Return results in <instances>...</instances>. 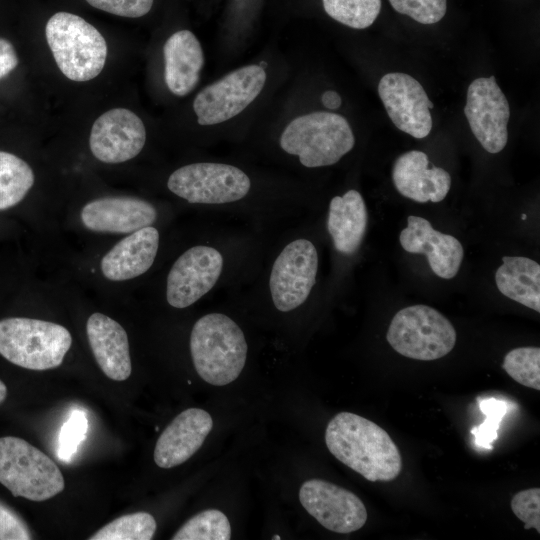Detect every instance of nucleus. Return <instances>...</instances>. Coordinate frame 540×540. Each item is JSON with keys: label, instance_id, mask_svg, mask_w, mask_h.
I'll return each instance as SVG.
<instances>
[{"label": "nucleus", "instance_id": "nucleus-1", "mask_svg": "<svg viewBox=\"0 0 540 540\" xmlns=\"http://www.w3.org/2000/svg\"><path fill=\"white\" fill-rule=\"evenodd\" d=\"M325 442L335 458L368 481H392L402 470L399 449L389 434L357 414H336L326 427Z\"/></svg>", "mask_w": 540, "mask_h": 540}, {"label": "nucleus", "instance_id": "nucleus-2", "mask_svg": "<svg viewBox=\"0 0 540 540\" xmlns=\"http://www.w3.org/2000/svg\"><path fill=\"white\" fill-rule=\"evenodd\" d=\"M247 349L243 331L225 314H206L192 328V361L209 384L224 386L236 380L245 366Z\"/></svg>", "mask_w": 540, "mask_h": 540}, {"label": "nucleus", "instance_id": "nucleus-3", "mask_svg": "<svg viewBox=\"0 0 540 540\" xmlns=\"http://www.w3.org/2000/svg\"><path fill=\"white\" fill-rule=\"evenodd\" d=\"M45 35L58 68L68 79L84 82L100 74L107 44L86 20L69 12L55 13L46 24Z\"/></svg>", "mask_w": 540, "mask_h": 540}, {"label": "nucleus", "instance_id": "nucleus-4", "mask_svg": "<svg viewBox=\"0 0 540 540\" xmlns=\"http://www.w3.org/2000/svg\"><path fill=\"white\" fill-rule=\"evenodd\" d=\"M355 144L348 121L326 111L312 112L293 119L280 136V146L299 157L308 168L330 166L350 152Z\"/></svg>", "mask_w": 540, "mask_h": 540}, {"label": "nucleus", "instance_id": "nucleus-5", "mask_svg": "<svg viewBox=\"0 0 540 540\" xmlns=\"http://www.w3.org/2000/svg\"><path fill=\"white\" fill-rule=\"evenodd\" d=\"M71 344V334L62 325L23 317L0 320V355L19 367L57 368Z\"/></svg>", "mask_w": 540, "mask_h": 540}, {"label": "nucleus", "instance_id": "nucleus-6", "mask_svg": "<svg viewBox=\"0 0 540 540\" xmlns=\"http://www.w3.org/2000/svg\"><path fill=\"white\" fill-rule=\"evenodd\" d=\"M0 483L15 497L42 502L61 493L64 477L55 462L26 440L0 438Z\"/></svg>", "mask_w": 540, "mask_h": 540}, {"label": "nucleus", "instance_id": "nucleus-7", "mask_svg": "<svg viewBox=\"0 0 540 540\" xmlns=\"http://www.w3.org/2000/svg\"><path fill=\"white\" fill-rule=\"evenodd\" d=\"M386 338L399 354L430 361L444 357L454 348L456 331L436 309L427 305H413L394 315Z\"/></svg>", "mask_w": 540, "mask_h": 540}, {"label": "nucleus", "instance_id": "nucleus-8", "mask_svg": "<svg viewBox=\"0 0 540 540\" xmlns=\"http://www.w3.org/2000/svg\"><path fill=\"white\" fill-rule=\"evenodd\" d=\"M168 189L193 204H225L244 198L251 181L236 166L201 162L180 167L168 178Z\"/></svg>", "mask_w": 540, "mask_h": 540}, {"label": "nucleus", "instance_id": "nucleus-9", "mask_svg": "<svg viewBox=\"0 0 540 540\" xmlns=\"http://www.w3.org/2000/svg\"><path fill=\"white\" fill-rule=\"evenodd\" d=\"M266 77L263 67L253 64L206 86L193 102L198 123L219 124L240 114L261 93Z\"/></svg>", "mask_w": 540, "mask_h": 540}, {"label": "nucleus", "instance_id": "nucleus-10", "mask_svg": "<svg viewBox=\"0 0 540 540\" xmlns=\"http://www.w3.org/2000/svg\"><path fill=\"white\" fill-rule=\"evenodd\" d=\"M318 270V253L304 238L287 244L275 259L269 278L274 306L281 312L298 308L308 298Z\"/></svg>", "mask_w": 540, "mask_h": 540}, {"label": "nucleus", "instance_id": "nucleus-11", "mask_svg": "<svg viewBox=\"0 0 540 540\" xmlns=\"http://www.w3.org/2000/svg\"><path fill=\"white\" fill-rule=\"evenodd\" d=\"M464 113L472 133L487 152L496 154L504 149L510 107L494 76L471 82Z\"/></svg>", "mask_w": 540, "mask_h": 540}, {"label": "nucleus", "instance_id": "nucleus-12", "mask_svg": "<svg viewBox=\"0 0 540 540\" xmlns=\"http://www.w3.org/2000/svg\"><path fill=\"white\" fill-rule=\"evenodd\" d=\"M299 500L312 517L335 533L357 531L367 520V510L358 496L321 479L305 481L299 490Z\"/></svg>", "mask_w": 540, "mask_h": 540}, {"label": "nucleus", "instance_id": "nucleus-13", "mask_svg": "<svg viewBox=\"0 0 540 540\" xmlns=\"http://www.w3.org/2000/svg\"><path fill=\"white\" fill-rule=\"evenodd\" d=\"M222 269L223 257L216 248L191 247L178 257L169 271L167 302L178 309L194 304L214 287Z\"/></svg>", "mask_w": 540, "mask_h": 540}, {"label": "nucleus", "instance_id": "nucleus-14", "mask_svg": "<svg viewBox=\"0 0 540 540\" xmlns=\"http://www.w3.org/2000/svg\"><path fill=\"white\" fill-rule=\"evenodd\" d=\"M378 93L389 118L399 130L417 139L430 133V109L434 105L415 78L405 73H388L379 81Z\"/></svg>", "mask_w": 540, "mask_h": 540}, {"label": "nucleus", "instance_id": "nucleus-15", "mask_svg": "<svg viewBox=\"0 0 540 540\" xmlns=\"http://www.w3.org/2000/svg\"><path fill=\"white\" fill-rule=\"evenodd\" d=\"M146 141L142 120L125 108H114L99 116L91 129L92 154L104 163H122L137 156Z\"/></svg>", "mask_w": 540, "mask_h": 540}, {"label": "nucleus", "instance_id": "nucleus-16", "mask_svg": "<svg viewBox=\"0 0 540 540\" xmlns=\"http://www.w3.org/2000/svg\"><path fill=\"white\" fill-rule=\"evenodd\" d=\"M402 248L413 254H425L431 270L440 278L452 279L459 271L464 250L459 240L435 230L422 217L411 215L399 235Z\"/></svg>", "mask_w": 540, "mask_h": 540}, {"label": "nucleus", "instance_id": "nucleus-17", "mask_svg": "<svg viewBox=\"0 0 540 540\" xmlns=\"http://www.w3.org/2000/svg\"><path fill=\"white\" fill-rule=\"evenodd\" d=\"M212 427V417L203 409L188 408L181 412L156 442V465L169 469L186 462L202 446Z\"/></svg>", "mask_w": 540, "mask_h": 540}, {"label": "nucleus", "instance_id": "nucleus-18", "mask_svg": "<svg viewBox=\"0 0 540 540\" xmlns=\"http://www.w3.org/2000/svg\"><path fill=\"white\" fill-rule=\"evenodd\" d=\"M156 218L157 211L151 203L132 197L96 199L81 210L83 225L104 233H132L151 226Z\"/></svg>", "mask_w": 540, "mask_h": 540}, {"label": "nucleus", "instance_id": "nucleus-19", "mask_svg": "<svg viewBox=\"0 0 540 540\" xmlns=\"http://www.w3.org/2000/svg\"><path fill=\"white\" fill-rule=\"evenodd\" d=\"M428 166V156L422 151L411 150L400 155L392 168L397 191L419 203L442 201L450 190V174L443 168Z\"/></svg>", "mask_w": 540, "mask_h": 540}, {"label": "nucleus", "instance_id": "nucleus-20", "mask_svg": "<svg viewBox=\"0 0 540 540\" xmlns=\"http://www.w3.org/2000/svg\"><path fill=\"white\" fill-rule=\"evenodd\" d=\"M86 333L102 372L115 381L128 379L132 365L128 336L124 328L112 318L94 313L87 320Z\"/></svg>", "mask_w": 540, "mask_h": 540}, {"label": "nucleus", "instance_id": "nucleus-21", "mask_svg": "<svg viewBox=\"0 0 540 540\" xmlns=\"http://www.w3.org/2000/svg\"><path fill=\"white\" fill-rule=\"evenodd\" d=\"M159 246V232L147 226L114 245L101 260V271L111 281H124L144 274L152 266Z\"/></svg>", "mask_w": 540, "mask_h": 540}, {"label": "nucleus", "instance_id": "nucleus-22", "mask_svg": "<svg viewBox=\"0 0 540 540\" xmlns=\"http://www.w3.org/2000/svg\"><path fill=\"white\" fill-rule=\"evenodd\" d=\"M164 79L176 96L189 94L200 79L204 53L200 42L189 30H179L164 44Z\"/></svg>", "mask_w": 540, "mask_h": 540}, {"label": "nucleus", "instance_id": "nucleus-23", "mask_svg": "<svg viewBox=\"0 0 540 540\" xmlns=\"http://www.w3.org/2000/svg\"><path fill=\"white\" fill-rule=\"evenodd\" d=\"M367 222V208L358 191L351 189L330 201L327 230L338 252L351 255L358 250Z\"/></svg>", "mask_w": 540, "mask_h": 540}, {"label": "nucleus", "instance_id": "nucleus-24", "mask_svg": "<svg viewBox=\"0 0 540 540\" xmlns=\"http://www.w3.org/2000/svg\"><path fill=\"white\" fill-rule=\"evenodd\" d=\"M495 282L506 297L540 312V265L527 257L504 256Z\"/></svg>", "mask_w": 540, "mask_h": 540}, {"label": "nucleus", "instance_id": "nucleus-25", "mask_svg": "<svg viewBox=\"0 0 540 540\" xmlns=\"http://www.w3.org/2000/svg\"><path fill=\"white\" fill-rule=\"evenodd\" d=\"M33 184L31 167L18 156L0 151V210L18 204Z\"/></svg>", "mask_w": 540, "mask_h": 540}, {"label": "nucleus", "instance_id": "nucleus-26", "mask_svg": "<svg viewBox=\"0 0 540 540\" xmlns=\"http://www.w3.org/2000/svg\"><path fill=\"white\" fill-rule=\"evenodd\" d=\"M157 528L155 518L148 512L123 515L100 528L90 540H150Z\"/></svg>", "mask_w": 540, "mask_h": 540}, {"label": "nucleus", "instance_id": "nucleus-27", "mask_svg": "<svg viewBox=\"0 0 540 540\" xmlns=\"http://www.w3.org/2000/svg\"><path fill=\"white\" fill-rule=\"evenodd\" d=\"M230 538L229 520L217 509H208L194 515L172 537L173 540H229Z\"/></svg>", "mask_w": 540, "mask_h": 540}, {"label": "nucleus", "instance_id": "nucleus-28", "mask_svg": "<svg viewBox=\"0 0 540 540\" xmlns=\"http://www.w3.org/2000/svg\"><path fill=\"white\" fill-rule=\"evenodd\" d=\"M325 12L354 29L371 26L381 10V0H322Z\"/></svg>", "mask_w": 540, "mask_h": 540}, {"label": "nucleus", "instance_id": "nucleus-29", "mask_svg": "<svg viewBox=\"0 0 540 540\" xmlns=\"http://www.w3.org/2000/svg\"><path fill=\"white\" fill-rule=\"evenodd\" d=\"M502 367L519 384L540 390L539 347L512 349L505 355Z\"/></svg>", "mask_w": 540, "mask_h": 540}, {"label": "nucleus", "instance_id": "nucleus-30", "mask_svg": "<svg viewBox=\"0 0 540 540\" xmlns=\"http://www.w3.org/2000/svg\"><path fill=\"white\" fill-rule=\"evenodd\" d=\"M479 408L486 418L482 424L473 427L471 433L475 436L477 447L491 449L508 405L504 400L491 397L479 400Z\"/></svg>", "mask_w": 540, "mask_h": 540}, {"label": "nucleus", "instance_id": "nucleus-31", "mask_svg": "<svg viewBox=\"0 0 540 540\" xmlns=\"http://www.w3.org/2000/svg\"><path fill=\"white\" fill-rule=\"evenodd\" d=\"M400 14L407 15L421 24L439 22L446 14L447 0H389Z\"/></svg>", "mask_w": 540, "mask_h": 540}, {"label": "nucleus", "instance_id": "nucleus-32", "mask_svg": "<svg viewBox=\"0 0 540 540\" xmlns=\"http://www.w3.org/2000/svg\"><path fill=\"white\" fill-rule=\"evenodd\" d=\"M87 427L85 414L80 410L72 411L60 430L58 456L61 460L65 462L71 460L78 445L85 438Z\"/></svg>", "mask_w": 540, "mask_h": 540}, {"label": "nucleus", "instance_id": "nucleus-33", "mask_svg": "<svg viewBox=\"0 0 540 540\" xmlns=\"http://www.w3.org/2000/svg\"><path fill=\"white\" fill-rule=\"evenodd\" d=\"M511 509L524 522L525 529L535 528L540 532V489L530 488L516 493L511 500Z\"/></svg>", "mask_w": 540, "mask_h": 540}, {"label": "nucleus", "instance_id": "nucleus-34", "mask_svg": "<svg viewBox=\"0 0 540 540\" xmlns=\"http://www.w3.org/2000/svg\"><path fill=\"white\" fill-rule=\"evenodd\" d=\"M91 6L122 17L137 18L147 14L153 0H86Z\"/></svg>", "mask_w": 540, "mask_h": 540}, {"label": "nucleus", "instance_id": "nucleus-35", "mask_svg": "<svg viewBox=\"0 0 540 540\" xmlns=\"http://www.w3.org/2000/svg\"><path fill=\"white\" fill-rule=\"evenodd\" d=\"M26 523L10 508L0 503V540H29Z\"/></svg>", "mask_w": 540, "mask_h": 540}, {"label": "nucleus", "instance_id": "nucleus-36", "mask_svg": "<svg viewBox=\"0 0 540 540\" xmlns=\"http://www.w3.org/2000/svg\"><path fill=\"white\" fill-rule=\"evenodd\" d=\"M18 56L11 42L0 38V79L7 76L18 65Z\"/></svg>", "mask_w": 540, "mask_h": 540}, {"label": "nucleus", "instance_id": "nucleus-37", "mask_svg": "<svg viewBox=\"0 0 540 540\" xmlns=\"http://www.w3.org/2000/svg\"><path fill=\"white\" fill-rule=\"evenodd\" d=\"M321 101L326 108L338 109L341 106L342 99L336 91H325L321 96Z\"/></svg>", "mask_w": 540, "mask_h": 540}, {"label": "nucleus", "instance_id": "nucleus-38", "mask_svg": "<svg viewBox=\"0 0 540 540\" xmlns=\"http://www.w3.org/2000/svg\"><path fill=\"white\" fill-rule=\"evenodd\" d=\"M6 396H7V387L4 384V382L0 380V404L5 400Z\"/></svg>", "mask_w": 540, "mask_h": 540}, {"label": "nucleus", "instance_id": "nucleus-39", "mask_svg": "<svg viewBox=\"0 0 540 540\" xmlns=\"http://www.w3.org/2000/svg\"><path fill=\"white\" fill-rule=\"evenodd\" d=\"M272 539H280V537L278 535H275V537H273Z\"/></svg>", "mask_w": 540, "mask_h": 540}, {"label": "nucleus", "instance_id": "nucleus-40", "mask_svg": "<svg viewBox=\"0 0 540 540\" xmlns=\"http://www.w3.org/2000/svg\"><path fill=\"white\" fill-rule=\"evenodd\" d=\"M522 219H523V220L526 219V215H525V214L522 215Z\"/></svg>", "mask_w": 540, "mask_h": 540}]
</instances>
